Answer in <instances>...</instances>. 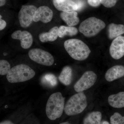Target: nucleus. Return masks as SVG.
Segmentation results:
<instances>
[{"instance_id": "30", "label": "nucleus", "mask_w": 124, "mask_h": 124, "mask_svg": "<svg viewBox=\"0 0 124 124\" xmlns=\"http://www.w3.org/2000/svg\"><path fill=\"white\" fill-rule=\"evenodd\" d=\"M0 19H1V18H2V16L1 15L0 16Z\"/></svg>"}, {"instance_id": "8", "label": "nucleus", "mask_w": 124, "mask_h": 124, "mask_svg": "<svg viewBox=\"0 0 124 124\" xmlns=\"http://www.w3.org/2000/svg\"><path fill=\"white\" fill-rule=\"evenodd\" d=\"M37 9V7L32 5L22 6L18 15L19 23L22 27L26 28L31 25Z\"/></svg>"}, {"instance_id": "15", "label": "nucleus", "mask_w": 124, "mask_h": 124, "mask_svg": "<svg viewBox=\"0 0 124 124\" xmlns=\"http://www.w3.org/2000/svg\"><path fill=\"white\" fill-rule=\"evenodd\" d=\"M108 102L109 105L114 108L124 107V91L110 95L108 97Z\"/></svg>"}, {"instance_id": "26", "label": "nucleus", "mask_w": 124, "mask_h": 124, "mask_svg": "<svg viewBox=\"0 0 124 124\" xmlns=\"http://www.w3.org/2000/svg\"><path fill=\"white\" fill-rule=\"evenodd\" d=\"M0 124H14L9 120H5L0 122Z\"/></svg>"}, {"instance_id": "28", "label": "nucleus", "mask_w": 124, "mask_h": 124, "mask_svg": "<svg viewBox=\"0 0 124 124\" xmlns=\"http://www.w3.org/2000/svg\"><path fill=\"white\" fill-rule=\"evenodd\" d=\"M100 124H110L108 121H103L101 122Z\"/></svg>"}, {"instance_id": "12", "label": "nucleus", "mask_w": 124, "mask_h": 124, "mask_svg": "<svg viewBox=\"0 0 124 124\" xmlns=\"http://www.w3.org/2000/svg\"><path fill=\"white\" fill-rule=\"evenodd\" d=\"M53 4L58 10L62 12L76 11L79 10L77 3L72 0H53Z\"/></svg>"}, {"instance_id": "24", "label": "nucleus", "mask_w": 124, "mask_h": 124, "mask_svg": "<svg viewBox=\"0 0 124 124\" xmlns=\"http://www.w3.org/2000/svg\"><path fill=\"white\" fill-rule=\"evenodd\" d=\"M117 0H100L101 4L106 8H110L115 5Z\"/></svg>"}, {"instance_id": "17", "label": "nucleus", "mask_w": 124, "mask_h": 124, "mask_svg": "<svg viewBox=\"0 0 124 124\" xmlns=\"http://www.w3.org/2000/svg\"><path fill=\"white\" fill-rule=\"evenodd\" d=\"M124 33V25L111 23L108 27V38L113 39Z\"/></svg>"}, {"instance_id": "18", "label": "nucleus", "mask_w": 124, "mask_h": 124, "mask_svg": "<svg viewBox=\"0 0 124 124\" xmlns=\"http://www.w3.org/2000/svg\"><path fill=\"white\" fill-rule=\"evenodd\" d=\"M72 69L70 66L64 67L59 76V80L65 85H69L71 82L72 78Z\"/></svg>"}, {"instance_id": "19", "label": "nucleus", "mask_w": 124, "mask_h": 124, "mask_svg": "<svg viewBox=\"0 0 124 124\" xmlns=\"http://www.w3.org/2000/svg\"><path fill=\"white\" fill-rule=\"evenodd\" d=\"M102 117L100 112H92L85 117L83 124H100L101 122Z\"/></svg>"}, {"instance_id": "2", "label": "nucleus", "mask_w": 124, "mask_h": 124, "mask_svg": "<svg viewBox=\"0 0 124 124\" xmlns=\"http://www.w3.org/2000/svg\"><path fill=\"white\" fill-rule=\"evenodd\" d=\"M64 98L60 92L52 94L49 97L46 107L48 119L54 120L61 117L64 111Z\"/></svg>"}, {"instance_id": "14", "label": "nucleus", "mask_w": 124, "mask_h": 124, "mask_svg": "<svg viewBox=\"0 0 124 124\" xmlns=\"http://www.w3.org/2000/svg\"><path fill=\"white\" fill-rule=\"evenodd\" d=\"M60 17L68 26H74L79 22V19L76 11L62 12L60 14Z\"/></svg>"}, {"instance_id": "25", "label": "nucleus", "mask_w": 124, "mask_h": 124, "mask_svg": "<svg viewBox=\"0 0 124 124\" xmlns=\"http://www.w3.org/2000/svg\"><path fill=\"white\" fill-rule=\"evenodd\" d=\"M7 23L4 20L2 19H0V30L2 31L6 27Z\"/></svg>"}, {"instance_id": "13", "label": "nucleus", "mask_w": 124, "mask_h": 124, "mask_svg": "<svg viewBox=\"0 0 124 124\" xmlns=\"http://www.w3.org/2000/svg\"><path fill=\"white\" fill-rule=\"evenodd\" d=\"M124 76V66L122 65H116L107 71L105 78L107 81L111 82Z\"/></svg>"}, {"instance_id": "21", "label": "nucleus", "mask_w": 124, "mask_h": 124, "mask_svg": "<svg viewBox=\"0 0 124 124\" xmlns=\"http://www.w3.org/2000/svg\"><path fill=\"white\" fill-rule=\"evenodd\" d=\"M41 82L44 84L50 87H54L57 84L56 78L53 74L48 73L43 76L41 78Z\"/></svg>"}, {"instance_id": "6", "label": "nucleus", "mask_w": 124, "mask_h": 124, "mask_svg": "<svg viewBox=\"0 0 124 124\" xmlns=\"http://www.w3.org/2000/svg\"><path fill=\"white\" fill-rule=\"evenodd\" d=\"M28 55L33 62L44 66H50L54 62V59L52 54L42 49H31L28 52Z\"/></svg>"}, {"instance_id": "16", "label": "nucleus", "mask_w": 124, "mask_h": 124, "mask_svg": "<svg viewBox=\"0 0 124 124\" xmlns=\"http://www.w3.org/2000/svg\"><path fill=\"white\" fill-rule=\"evenodd\" d=\"M59 37V28L53 27L48 32H42L39 35L40 41L42 42H53L54 41Z\"/></svg>"}, {"instance_id": "27", "label": "nucleus", "mask_w": 124, "mask_h": 124, "mask_svg": "<svg viewBox=\"0 0 124 124\" xmlns=\"http://www.w3.org/2000/svg\"><path fill=\"white\" fill-rule=\"evenodd\" d=\"M6 1V0H0V6L2 7L5 4Z\"/></svg>"}, {"instance_id": "10", "label": "nucleus", "mask_w": 124, "mask_h": 124, "mask_svg": "<svg viewBox=\"0 0 124 124\" xmlns=\"http://www.w3.org/2000/svg\"><path fill=\"white\" fill-rule=\"evenodd\" d=\"M11 37L14 39L20 40L21 46L25 49L29 48L33 43L32 36L27 31H15L11 34Z\"/></svg>"}, {"instance_id": "4", "label": "nucleus", "mask_w": 124, "mask_h": 124, "mask_svg": "<svg viewBox=\"0 0 124 124\" xmlns=\"http://www.w3.org/2000/svg\"><path fill=\"white\" fill-rule=\"evenodd\" d=\"M87 106V98L84 93H78L68 100L64 106V111L67 115L75 116L82 112Z\"/></svg>"}, {"instance_id": "5", "label": "nucleus", "mask_w": 124, "mask_h": 124, "mask_svg": "<svg viewBox=\"0 0 124 124\" xmlns=\"http://www.w3.org/2000/svg\"><path fill=\"white\" fill-rule=\"evenodd\" d=\"M105 27L106 24L102 20L91 17L81 23L79 30L86 37H91L97 35Z\"/></svg>"}, {"instance_id": "7", "label": "nucleus", "mask_w": 124, "mask_h": 124, "mask_svg": "<svg viewBox=\"0 0 124 124\" xmlns=\"http://www.w3.org/2000/svg\"><path fill=\"white\" fill-rule=\"evenodd\" d=\"M97 79V76L94 72L91 71H86L75 84V91L77 93H80L89 89L94 85Z\"/></svg>"}, {"instance_id": "29", "label": "nucleus", "mask_w": 124, "mask_h": 124, "mask_svg": "<svg viewBox=\"0 0 124 124\" xmlns=\"http://www.w3.org/2000/svg\"><path fill=\"white\" fill-rule=\"evenodd\" d=\"M70 124V123H68V122H62V123H60V124Z\"/></svg>"}, {"instance_id": "23", "label": "nucleus", "mask_w": 124, "mask_h": 124, "mask_svg": "<svg viewBox=\"0 0 124 124\" xmlns=\"http://www.w3.org/2000/svg\"><path fill=\"white\" fill-rule=\"evenodd\" d=\"M111 124H124V116L118 112H115L110 118Z\"/></svg>"}, {"instance_id": "22", "label": "nucleus", "mask_w": 124, "mask_h": 124, "mask_svg": "<svg viewBox=\"0 0 124 124\" xmlns=\"http://www.w3.org/2000/svg\"><path fill=\"white\" fill-rule=\"evenodd\" d=\"M11 69L10 64L8 61L5 60H0V74L1 75H7Z\"/></svg>"}, {"instance_id": "11", "label": "nucleus", "mask_w": 124, "mask_h": 124, "mask_svg": "<svg viewBox=\"0 0 124 124\" xmlns=\"http://www.w3.org/2000/svg\"><path fill=\"white\" fill-rule=\"evenodd\" d=\"M53 12L49 7L46 6L39 7L36 10L33 18L35 22L41 21L44 23L50 22L53 19Z\"/></svg>"}, {"instance_id": "20", "label": "nucleus", "mask_w": 124, "mask_h": 124, "mask_svg": "<svg viewBox=\"0 0 124 124\" xmlns=\"http://www.w3.org/2000/svg\"><path fill=\"white\" fill-rule=\"evenodd\" d=\"M78 33L77 28L74 27L61 26L59 28V37L62 38L66 36H73Z\"/></svg>"}, {"instance_id": "9", "label": "nucleus", "mask_w": 124, "mask_h": 124, "mask_svg": "<svg viewBox=\"0 0 124 124\" xmlns=\"http://www.w3.org/2000/svg\"><path fill=\"white\" fill-rule=\"evenodd\" d=\"M110 54L114 59L118 60L124 55V36H120L114 39L110 46Z\"/></svg>"}, {"instance_id": "1", "label": "nucleus", "mask_w": 124, "mask_h": 124, "mask_svg": "<svg viewBox=\"0 0 124 124\" xmlns=\"http://www.w3.org/2000/svg\"><path fill=\"white\" fill-rule=\"evenodd\" d=\"M64 46L65 49L71 57L78 61L85 60L91 53L88 46L78 39L67 40L64 42Z\"/></svg>"}, {"instance_id": "3", "label": "nucleus", "mask_w": 124, "mask_h": 124, "mask_svg": "<svg viewBox=\"0 0 124 124\" xmlns=\"http://www.w3.org/2000/svg\"><path fill=\"white\" fill-rule=\"evenodd\" d=\"M35 75V71L28 65L21 64L12 68L6 77L10 83H16L29 80L33 78Z\"/></svg>"}]
</instances>
